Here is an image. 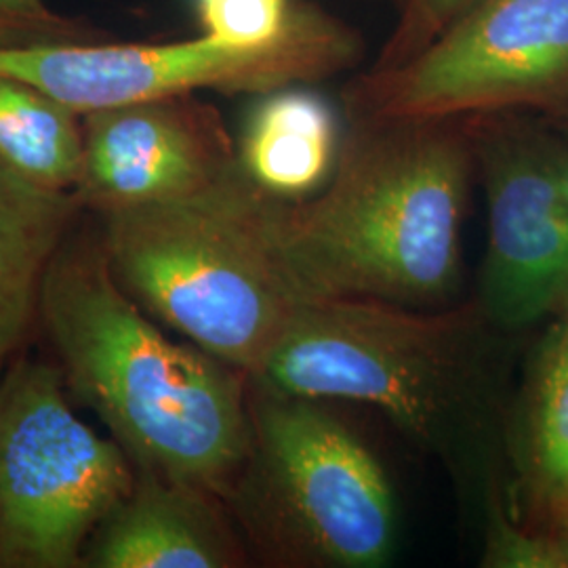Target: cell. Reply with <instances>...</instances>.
I'll list each match as a JSON object with an SVG mask.
<instances>
[{
	"mask_svg": "<svg viewBox=\"0 0 568 568\" xmlns=\"http://www.w3.org/2000/svg\"><path fill=\"white\" fill-rule=\"evenodd\" d=\"M39 318L63 382L138 471L230 497L251 447L243 371L166 337L119 283L102 241L65 239Z\"/></svg>",
	"mask_w": 568,
	"mask_h": 568,
	"instance_id": "obj_1",
	"label": "cell"
},
{
	"mask_svg": "<svg viewBox=\"0 0 568 568\" xmlns=\"http://www.w3.org/2000/svg\"><path fill=\"white\" fill-rule=\"evenodd\" d=\"M331 180L284 213L305 302L457 304L476 173L467 119H347Z\"/></svg>",
	"mask_w": 568,
	"mask_h": 568,
	"instance_id": "obj_2",
	"label": "cell"
},
{
	"mask_svg": "<svg viewBox=\"0 0 568 568\" xmlns=\"http://www.w3.org/2000/svg\"><path fill=\"white\" fill-rule=\"evenodd\" d=\"M499 335L476 300L405 307L305 302L251 386L379 410L480 497L497 478Z\"/></svg>",
	"mask_w": 568,
	"mask_h": 568,
	"instance_id": "obj_3",
	"label": "cell"
},
{
	"mask_svg": "<svg viewBox=\"0 0 568 568\" xmlns=\"http://www.w3.org/2000/svg\"><path fill=\"white\" fill-rule=\"evenodd\" d=\"M286 206L236 166L190 196L102 213V246L148 314L253 377L305 304Z\"/></svg>",
	"mask_w": 568,
	"mask_h": 568,
	"instance_id": "obj_4",
	"label": "cell"
},
{
	"mask_svg": "<svg viewBox=\"0 0 568 568\" xmlns=\"http://www.w3.org/2000/svg\"><path fill=\"white\" fill-rule=\"evenodd\" d=\"M227 501L274 567L379 568L398 548L386 466L328 400L251 386V447Z\"/></svg>",
	"mask_w": 568,
	"mask_h": 568,
	"instance_id": "obj_5",
	"label": "cell"
},
{
	"mask_svg": "<svg viewBox=\"0 0 568 568\" xmlns=\"http://www.w3.org/2000/svg\"><path fill=\"white\" fill-rule=\"evenodd\" d=\"M363 55V37L349 23L300 2L283 34L260 44H232L203 34L164 44L98 41L0 49V74L30 82L87 114L204 89L270 93L331 79Z\"/></svg>",
	"mask_w": 568,
	"mask_h": 568,
	"instance_id": "obj_6",
	"label": "cell"
},
{
	"mask_svg": "<svg viewBox=\"0 0 568 568\" xmlns=\"http://www.w3.org/2000/svg\"><path fill=\"white\" fill-rule=\"evenodd\" d=\"M63 386L60 366L41 361L0 375V567H82L135 485L133 462L79 419Z\"/></svg>",
	"mask_w": 568,
	"mask_h": 568,
	"instance_id": "obj_7",
	"label": "cell"
},
{
	"mask_svg": "<svg viewBox=\"0 0 568 568\" xmlns=\"http://www.w3.org/2000/svg\"><path fill=\"white\" fill-rule=\"evenodd\" d=\"M568 103V0H476L422 51L347 82V119H471Z\"/></svg>",
	"mask_w": 568,
	"mask_h": 568,
	"instance_id": "obj_8",
	"label": "cell"
},
{
	"mask_svg": "<svg viewBox=\"0 0 568 568\" xmlns=\"http://www.w3.org/2000/svg\"><path fill=\"white\" fill-rule=\"evenodd\" d=\"M487 199V253L474 297L518 333L558 307L568 286V143L523 112L467 119Z\"/></svg>",
	"mask_w": 568,
	"mask_h": 568,
	"instance_id": "obj_9",
	"label": "cell"
},
{
	"mask_svg": "<svg viewBox=\"0 0 568 568\" xmlns=\"http://www.w3.org/2000/svg\"><path fill=\"white\" fill-rule=\"evenodd\" d=\"M239 166L217 108L194 95L122 103L82 114L81 206L100 215L190 196Z\"/></svg>",
	"mask_w": 568,
	"mask_h": 568,
	"instance_id": "obj_10",
	"label": "cell"
},
{
	"mask_svg": "<svg viewBox=\"0 0 568 568\" xmlns=\"http://www.w3.org/2000/svg\"><path fill=\"white\" fill-rule=\"evenodd\" d=\"M220 501L201 488L138 471L131 493L91 535L82 567H243V544Z\"/></svg>",
	"mask_w": 568,
	"mask_h": 568,
	"instance_id": "obj_11",
	"label": "cell"
},
{
	"mask_svg": "<svg viewBox=\"0 0 568 568\" xmlns=\"http://www.w3.org/2000/svg\"><path fill=\"white\" fill-rule=\"evenodd\" d=\"M337 114L325 98L284 87L264 93L244 122L239 166L265 194L302 203L331 180L339 148Z\"/></svg>",
	"mask_w": 568,
	"mask_h": 568,
	"instance_id": "obj_12",
	"label": "cell"
},
{
	"mask_svg": "<svg viewBox=\"0 0 568 568\" xmlns=\"http://www.w3.org/2000/svg\"><path fill=\"white\" fill-rule=\"evenodd\" d=\"M506 436L535 528L568 514V328L562 323L537 345Z\"/></svg>",
	"mask_w": 568,
	"mask_h": 568,
	"instance_id": "obj_13",
	"label": "cell"
},
{
	"mask_svg": "<svg viewBox=\"0 0 568 568\" xmlns=\"http://www.w3.org/2000/svg\"><path fill=\"white\" fill-rule=\"evenodd\" d=\"M79 206L74 192L47 190L0 164V361L39 318L42 284Z\"/></svg>",
	"mask_w": 568,
	"mask_h": 568,
	"instance_id": "obj_14",
	"label": "cell"
},
{
	"mask_svg": "<svg viewBox=\"0 0 568 568\" xmlns=\"http://www.w3.org/2000/svg\"><path fill=\"white\" fill-rule=\"evenodd\" d=\"M0 164L47 190L74 192L82 114L30 82L0 74Z\"/></svg>",
	"mask_w": 568,
	"mask_h": 568,
	"instance_id": "obj_15",
	"label": "cell"
},
{
	"mask_svg": "<svg viewBox=\"0 0 568 568\" xmlns=\"http://www.w3.org/2000/svg\"><path fill=\"white\" fill-rule=\"evenodd\" d=\"M485 541L480 565L490 568H560V558L548 535L535 527L518 525L506 509L499 478L483 493Z\"/></svg>",
	"mask_w": 568,
	"mask_h": 568,
	"instance_id": "obj_16",
	"label": "cell"
},
{
	"mask_svg": "<svg viewBox=\"0 0 568 568\" xmlns=\"http://www.w3.org/2000/svg\"><path fill=\"white\" fill-rule=\"evenodd\" d=\"M204 34L232 44H260L283 34L300 0H196Z\"/></svg>",
	"mask_w": 568,
	"mask_h": 568,
	"instance_id": "obj_17",
	"label": "cell"
},
{
	"mask_svg": "<svg viewBox=\"0 0 568 568\" xmlns=\"http://www.w3.org/2000/svg\"><path fill=\"white\" fill-rule=\"evenodd\" d=\"M98 41L93 28L61 16L44 0H0V49Z\"/></svg>",
	"mask_w": 568,
	"mask_h": 568,
	"instance_id": "obj_18",
	"label": "cell"
},
{
	"mask_svg": "<svg viewBox=\"0 0 568 568\" xmlns=\"http://www.w3.org/2000/svg\"><path fill=\"white\" fill-rule=\"evenodd\" d=\"M474 2L476 0H403L400 20L373 65L387 68L415 55Z\"/></svg>",
	"mask_w": 568,
	"mask_h": 568,
	"instance_id": "obj_19",
	"label": "cell"
},
{
	"mask_svg": "<svg viewBox=\"0 0 568 568\" xmlns=\"http://www.w3.org/2000/svg\"><path fill=\"white\" fill-rule=\"evenodd\" d=\"M544 530L560 558V568H568V514L554 518L548 525L539 528Z\"/></svg>",
	"mask_w": 568,
	"mask_h": 568,
	"instance_id": "obj_20",
	"label": "cell"
},
{
	"mask_svg": "<svg viewBox=\"0 0 568 568\" xmlns=\"http://www.w3.org/2000/svg\"><path fill=\"white\" fill-rule=\"evenodd\" d=\"M548 124L568 143V103L562 108H556L551 112H546Z\"/></svg>",
	"mask_w": 568,
	"mask_h": 568,
	"instance_id": "obj_21",
	"label": "cell"
},
{
	"mask_svg": "<svg viewBox=\"0 0 568 568\" xmlns=\"http://www.w3.org/2000/svg\"><path fill=\"white\" fill-rule=\"evenodd\" d=\"M558 305L562 307V321H560V323L568 328V286L567 291H565V295H562V300H560V304Z\"/></svg>",
	"mask_w": 568,
	"mask_h": 568,
	"instance_id": "obj_22",
	"label": "cell"
},
{
	"mask_svg": "<svg viewBox=\"0 0 568 568\" xmlns=\"http://www.w3.org/2000/svg\"><path fill=\"white\" fill-rule=\"evenodd\" d=\"M565 180H567V192H568V161H567V169H565Z\"/></svg>",
	"mask_w": 568,
	"mask_h": 568,
	"instance_id": "obj_23",
	"label": "cell"
},
{
	"mask_svg": "<svg viewBox=\"0 0 568 568\" xmlns=\"http://www.w3.org/2000/svg\"><path fill=\"white\" fill-rule=\"evenodd\" d=\"M2 366H4V361H0V375H2Z\"/></svg>",
	"mask_w": 568,
	"mask_h": 568,
	"instance_id": "obj_24",
	"label": "cell"
},
{
	"mask_svg": "<svg viewBox=\"0 0 568 568\" xmlns=\"http://www.w3.org/2000/svg\"><path fill=\"white\" fill-rule=\"evenodd\" d=\"M396 2H398V4H403V0H396Z\"/></svg>",
	"mask_w": 568,
	"mask_h": 568,
	"instance_id": "obj_25",
	"label": "cell"
}]
</instances>
